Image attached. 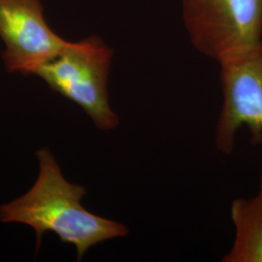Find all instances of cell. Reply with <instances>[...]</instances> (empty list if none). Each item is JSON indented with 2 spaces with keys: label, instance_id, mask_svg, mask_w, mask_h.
<instances>
[{
  "label": "cell",
  "instance_id": "6da1fadb",
  "mask_svg": "<svg viewBox=\"0 0 262 262\" xmlns=\"http://www.w3.org/2000/svg\"><path fill=\"white\" fill-rule=\"evenodd\" d=\"M39 173L28 191L0 205V222L18 223L33 228L37 249L45 232H54L62 243L75 247L78 261L98 244L129 234L120 222L90 212L82 205L85 187L70 183L63 176L48 148L36 152Z\"/></svg>",
  "mask_w": 262,
  "mask_h": 262
},
{
  "label": "cell",
  "instance_id": "7a4b0ae2",
  "mask_svg": "<svg viewBox=\"0 0 262 262\" xmlns=\"http://www.w3.org/2000/svg\"><path fill=\"white\" fill-rule=\"evenodd\" d=\"M112 59V49L93 35L69 41L57 56L39 67L35 76L52 91L80 106L96 128L114 130L120 125V117L109 100Z\"/></svg>",
  "mask_w": 262,
  "mask_h": 262
},
{
  "label": "cell",
  "instance_id": "277c9868",
  "mask_svg": "<svg viewBox=\"0 0 262 262\" xmlns=\"http://www.w3.org/2000/svg\"><path fill=\"white\" fill-rule=\"evenodd\" d=\"M223 93L215 128V145L223 155L235 150L240 128L247 127L252 140L262 139V41L219 62Z\"/></svg>",
  "mask_w": 262,
  "mask_h": 262
},
{
  "label": "cell",
  "instance_id": "5b68a950",
  "mask_svg": "<svg viewBox=\"0 0 262 262\" xmlns=\"http://www.w3.org/2000/svg\"><path fill=\"white\" fill-rule=\"evenodd\" d=\"M2 59L10 73L35 75L69 41L49 27L41 0H0Z\"/></svg>",
  "mask_w": 262,
  "mask_h": 262
},
{
  "label": "cell",
  "instance_id": "8992f818",
  "mask_svg": "<svg viewBox=\"0 0 262 262\" xmlns=\"http://www.w3.org/2000/svg\"><path fill=\"white\" fill-rule=\"evenodd\" d=\"M234 240L224 262H262V166L258 189L251 197L236 198L230 206Z\"/></svg>",
  "mask_w": 262,
  "mask_h": 262
},
{
  "label": "cell",
  "instance_id": "3957f363",
  "mask_svg": "<svg viewBox=\"0 0 262 262\" xmlns=\"http://www.w3.org/2000/svg\"><path fill=\"white\" fill-rule=\"evenodd\" d=\"M182 11L192 46L216 62L262 41V0H182Z\"/></svg>",
  "mask_w": 262,
  "mask_h": 262
}]
</instances>
